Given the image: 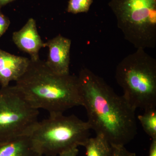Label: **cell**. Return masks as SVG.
I'll return each mask as SVG.
<instances>
[{"instance_id":"17","label":"cell","mask_w":156,"mask_h":156,"mask_svg":"<svg viewBox=\"0 0 156 156\" xmlns=\"http://www.w3.org/2000/svg\"><path fill=\"white\" fill-rule=\"evenodd\" d=\"M148 156H156V138L151 139Z\"/></svg>"},{"instance_id":"4","label":"cell","mask_w":156,"mask_h":156,"mask_svg":"<svg viewBox=\"0 0 156 156\" xmlns=\"http://www.w3.org/2000/svg\"><path fill=\"white\" fill-rule=\"evenodd\" d=\"M87 122L75 115H50L38 122L28 135L37 150L46 156H56L74 147L83 145L90 136Z\"/></svg>"},{"instance_id":"14","label":"cell","mask_w":156,"mask_h":156,"mask_svg":"<svg viewBox=\"0 0 156 156\" xmlns=\"http://www.w3.org/2000/svg\"><path fill=\"white\" fill-rule=\"evenodd\" d=\"M112 156H136V154L126 149L125 146H112Z\"/></svg>"},{"instance_id":"13","label":"cell","mask_w":156,"mask_h":156,"mask_svg":"<svg viewBox=\"0 0 156 156\" xmlns=\"http://www.w3.org/2000/svg\"><path fill=\"white\" fill-rule=\"evenodd\" d=\"M92 2L93 0H69L67 11L73 14L88 12Z\"/></svg>"},{"instance_id":"10","label":"cell","mask_w":156,"mask_h":156,"mask_svg":"<svg viewBox=\"0 0 156 156\" xmlns=\"http://www.w3.org/2000/svg\"><path fill=\"white\" fill-rule=\"evenodd\" d=\"M0 156H43L28 136L0 144Z\"/></svg>"},{"instance_id":"8","label":"cell","mask_w":156,"mask_h":156,"mask_svg":"<svg viewBox=\"0 0 156 156\" xmlns=\"http://www.w3.org/2000/svg\"><path fill=\"white\" fill-rule=\"evenodd\" d=\"M12 39L20 50L30 55L31 60L40 59L39 51L45 48V43L39 35L36 22L33 18H30L20 30L14 32Z\"/></svg>"},{"instance_id":"3","label":"cell","mask_w":156,"mask_h":156,"mask_svg":"<svg viewBox=\"0 0 156 156\" xmlns=\"http://www.w3.org/2000/svg\"><path fill=\"white\" fill-rule=\"evenodd\" d=\"M115 79L133 108H156V60L145 50L137 49L123 58L117 66Z\"/></svg>"},{"instance_id":"2","label":"cell","mask_w":156,"mask_h":156,"mask_svg":"<svg viewBox=\"0 0 156 156\" xmlns=\"http://www.w3.org/2000/svg\"><path fill=\"white\" fill-rule=\"evenodd\" d=\"M14 87L31 106L45 110L49 115L63 113L83 105L78 77L57 74L40 59H30Z\"/></svg>"},{"instance_id":"1","label":"cell","mask_w":156,"mask_h":156,"mask_svg":"<svg viewBox=\"0 0 156 156\" xmlns=\"http://www.w3.org/2000/svg\"><path fill=\"white\" fill-rule=\"evenodd\" d=\"M77 77L82 106L87 111L90 129L112 146L131 142L137 134L136 110L89 69H81Z\"/></svg>"},{"instance_id":"11","label":"cell","mask_w":156,"mask_h":156,"mask_svg":"<svg viewBox=\"0 0 156 156\" xmlns=\"http://www.w3.org/2000/svg\"><path fill=\"white\" fill-rule=\"evenodd\" d=\"M82 146L86 150L87 156H112V146L103 136L96 135L87 138Z\"/></svg>"},{"instance_id":"6","label":"cell","mask_w":156,"mask_h":156,"mask_svg":"<svg viewBox=\"0 0 156 156\" xmlns=\"http://www.w3.org/2000/svg\"><path fill=\"white\" fill-rule=\"evenodd\" d=\"M34 108L14 86L0 89V144L28 136L38 122Z\"/></svg>"},{"instance_id":"5","label":"cell","mask_w":156,"mask_h":156,"mask_svg":"<svg viewBox=\"0 0 156 156\" xmlns=\"http://www.w3.org/2000/svg\"><path fill=\"white\" fill-rule=\"evenodd\" d=\"M109 6L124 37L136 49L156 45V0H111Z\"/></svg>"},{"instance_id":"12","label":"cell","mask_w":156,"mask_h":156,"mask_svg":"<svg viewBox=\"0 0 156 156\" xmlns=\"http://www.w3.org/2000/svg\"><path fill=\"white\" fill-rule=\"evenodd\" d=\"M144 111V114L137 116V119L145 133L151 139L156 138V108L148 109Z\"/></svg>"},{"instance_id":"9","label":"cell","mask_w":156,"mask_h":156,"mask_svg":"<svg viewBox=\"0 0 156 156\" xmlns=\"http://www.w3.org/2000/svg\"><path fill=\"white\" fill-rule=\"evenodd\" d=\"M30 58L13 55L0 49V85L8 87L16 82L26 71Z\"/></svg>"},{"instance_id":"16","label":"cell","mask_w":156,"mask_h":156,"mask_svg":"<svg viewBox=\"0 0 156 156\" xmlns=\"http://www.w3.org/2000/svg\"><path fill=\"white\" fill-rule=\"evenodd\" d=\"M78 147H74L64 151L58 155V156H77L79 153Z\"/></svg>"},{"instance_id":"18","label":"cell","mask_w":156,"mask_h":156,"mask_svg":"<svg viewBox=\"0 0 156 156\" xmlns=\"http://www.w3.org/2000/svg\"><path fill=\"white\" fill-rule=\"evenodd\" d=\"M15 0H0V9L3 6L6 5L7 4L13 2Z\"/></svg>"},{"instance_id":"15","label":"cell","mask_w":156,"mask_h":156,"mask_svg":"<svg viewBox=\"0 0 156 156\" xmlns=\"http://www.w3.org/2000/svg\"><path fill=\"white\" fill-rule=\"evenodd\" d=\"M10 23V20L2 13L0 9V38L8 29Z\"/></svg>"},{"instance_id":"7","label":"cell","mask_w":156,"mask_h":156,"mask_svg":"<svg viewBox=\"0 0 156 156\" xmlns=\"http://www.w3.org/2000/svg\"><path fill=\"white\" fill-rule=\"evenodd\" d=\"M44 44L45 48L49 49L48 59L45 62L47 66L57 74H69L71 41L58 35Z\"/></svg>"}]
</instances>
